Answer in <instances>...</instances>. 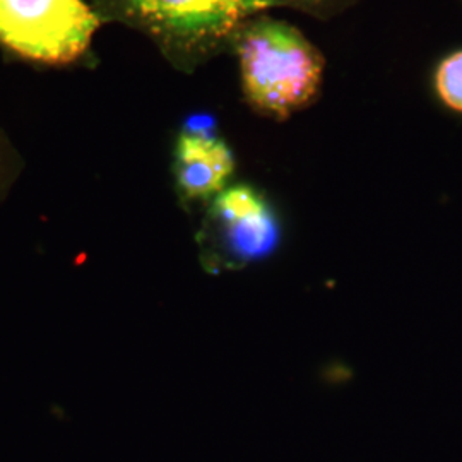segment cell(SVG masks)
I'll list each match as a JSON object with an SVG mask.
<instances>
[{
	"label": "cell",
	"instance_id": "1",
	"mask_svg": "<svg viewBox=\"0 0 462 462\" xmlns=\"http://www.w3.org/2000/svg\"><path fill=\"white\" fill-rule=\"evenodd\" d=\"M252 108L284 120L310 105L322 86L324 57L288 23L257 17L235 36Z\"/></svg>",
	"mask_w": 462,
	"mask_h": 462
},
{
	"label": "cell",
	"instance_id": "2",
	"mask_svg": "<svg viewBox=\"0 0 462 462\" xmlns=\"http://www.w3.org/2000/svg\"><path fill=\"white\" fill-rule=\"evenodd\" d=\"M112 11L179 60L202 59L235 38L264 0H108Z\"/></svg>",
	"mask_w": 462,
	"mask_h": 462
},
{
	"label": "cell",
	"instance_id": "3",
	"mask_svg": "<svg viewBox=\"0 0 462 462\" xmlns=\"http://www.w3.org/2000/svg\"><path fill=\"white\" fill-rule=\"evenodd\" d=\"M98 26L83 0H0V43L34 62L79 59Z\"/></svg>",
	"mask_w": 462,
	"mask_h": 462
},
{
	"label": "cell",
	"instance_id": "4",
	"mask_svg": "<svg viewBox=\"0 0 462 462\" xmlns=\"http://www.w3.org/2000/svg\"><path fill=\"white\" fill-rule=\"evenodd\" d=\"M278 240V223L264 196L248 185L225 189L216 196L202 231L208 264L235 269L261 259Z\"/></svg>",
	"mask_w": 462,
	"mask_h": 462
},
{
	"label": "cell",
	"instance_id": "5",
	"mask_svg": "<svg viewBox=\"0 0 462 462\" xmlns=\"http://www.w3.org/2000/svg\"><path fill=\"white\" fill-rule=\"evenodd\" d=\"M235 170L231 149L215 135L183 133L177 144V182L187 199L219 196Z\"/></svg>",
	"mask_w": 462,
	"mask_h": 462
},
{
	"label": "cell",
	"instance_id": "6",
	"mask_svg": "<svg viewBox=\"0 0 462 462\" xmlns=\"http://www.w3.org/2000/svg\"><path fill=\"white\" fill-rule=\"evenodd\" d=\"M435 88L448 108L462 114V50L448 55L439 66Z\"/></svg>",
	"mask_w": 462,
	"mask_h": 462
},
{
	"label": "cell",
	"instance_id": "7",
	"mask_svg": "<svg viewBox=\"0 0 462 462\" xmlns=\"http://www.w3.org/2000/svg\"><path fill=\"white\" fill-rule=\"evenodd\" d=\"M264 2L269 7H273V5H291V7H298V9L319 13V11L330 9L332 5H336L343 0H264Z\"/></svg>",
	"mask_w": 462,
	"mask_h": 462
}]
</instances>
